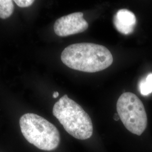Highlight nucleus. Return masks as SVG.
Instances as JSON below:
<instances>
[{
  "mask_svg": "<svg viewBox=\"0 0 152 152\" xmlns=\"http://www.w3.org/2000/svg\"><path fill=\"white\" fill-rule=\"evenodd\" d=\"M61 60L72 69L95 73L108 68L113 58L110 51L103 45L83 42L66 47L61 54Z\"/></svg>",
  "mask_w": 152,
  "mask_h": 152,
  "instance_id": "1",
  "label": "nucleus"
},
{
  "mask_svg": "<svg viewBox=\"0 0 152 152\" xmlns=\"http://www.w3.org/2000/svg\"><path fill=\"white\" fill-rule=\"evenodd\" d=\"M53 113L71 136L86 140L93 134V125L89 115L78 104L64 95L55 104Z\"/></svg>",
  "mask_w": 152,
  "mask_h": 152,
  "instance_id": "2",
  "label": "nucleus"
},
{
  "mask_svg": "<svg viewBox=\"0 0 152 152\" xmlns=\"http://www.w3.org/2000/svg\"><path fill=\"white\" fill-rule=\"evenodd\" d=\"M19 125L25 139L38 149L51 151L59 146V131L42 117L34 113H26L20 117Z\"/></svg>",
  "mask_w": 152,
  "mask_h": 152,
  "instance_id": "3",
  "label": "nucleus"
},
{
  "mask_svg": "<svg viewBox=\"0 0 152 152\" xmlns=\"http://www.w3.org/2000/svg\"><path fill=\"white\" fill-rule=\"evenodd\" d=\"M117 111L125 127L131 133L140 136L148 124L144 106L135 94L123 93L117 102Z\"/></svg>",
  "mask_w": 152,
  "mask_h": 152,
  "instance_id": "4",
  "label": "nucleus"
},
{
  "mask_svg": "<svg viewBox=\"0 0 152 152\" xmlns=\"http://www.w3.org/2000/svg\"><path fill=\"white\" fill-rule=\"evenodd\" d=\"M88 27V24L83 18V14L77 12L62 16L56 20L54 29L56 35L66 37L83 32Z\"/></svg>",
  "mask_w": 152,
  "mask_h": 152,
  "instance_id": "5",
  "label": "nucleus"
},
{
  "mask_svg": "<svg viewBox=\"0 0 152 152\" xmlns=\"http://www.w3.org/2000/svg\"><path fill=\"white\" fill-rule=\"evenodd\" d=\"M113 23L117 31L127 35L134 31L136 24V16L127 9H121L114 15Z\"/></svg>",
  "mask_w": 152,
  "mask_h": 152,
  "instance_id": "6",
  "label": "nucleus"
},
{
  "mask_svg": "<svg viewBox=\"0 0 152 152\" xmlns=\"http://www.w3.org/2000/svg\"><path fill=\"white\" fill-rule=\"evenodd\" d=\"M14 1L0 0V18L6 19L11 16L14 11Z\"/></svg>",
  "mask_w": 152,
  "mask_h": 152,
  "instance_id": "7",
  "label": "nucleus"
},
{
  "mask_svg": "<svg viewBox=\"0 0 152 152\" xmlns=\"http://www.w3.org/2000/svg\"><path fill=\"white\" fill-rule=\"evenodd\" d=\"M139 90L142 95L147 96L152 92V73H149L139 83Z\"/></svg>",
  "mask_w": 152,
  "mask_h": 152,
  "instance_id": "8",
  "label": "nucleus"
},
{
  "mask_svg": "<svg viewBox=\"0 0 152 152\" xmlns=\"http://www.w3.org/2000/svg\"><path fill=\"white\" fill-rule=\"evenodd\" d=\"M34 1L33 0H15V2L20 7H27L32 5Z\"/></svg>",
  "mask_w": 152,
  "mask_h": 152,
  "instance_id": "9",
  "label": "nucleus"
},
{
  "mask_svg": "<svg viewBox=\"0 0 152 152\" xmlns=\"http://www.w3.org/2000/svg\"><path fill=\"white\" fill-rule=\"evenodd\" d=\"M114 119L115 121H118L120 120V118L118 113H115L114 115Z\"/></svg>",
  "mask_w": 152,
  "mask_h": 152,
  "instance_id": "10",
  "label": "nucleus"
},
{
  "mask_svg": "<svg viewBox=\"0 0 152 152\" xmlns=\"http://www.w3.org/2000/svg\"><path fill=\"white\" fill-rule=\"evenodd\" d=\"M59 92H57V91H55V92H54L53 96V98H56L59 96Z\"/></svg>",
  "mask_w": 152,
  "mask_h": 152,
  "instance_id": "11",
  "label": "nucleus"
}]
</instances>
